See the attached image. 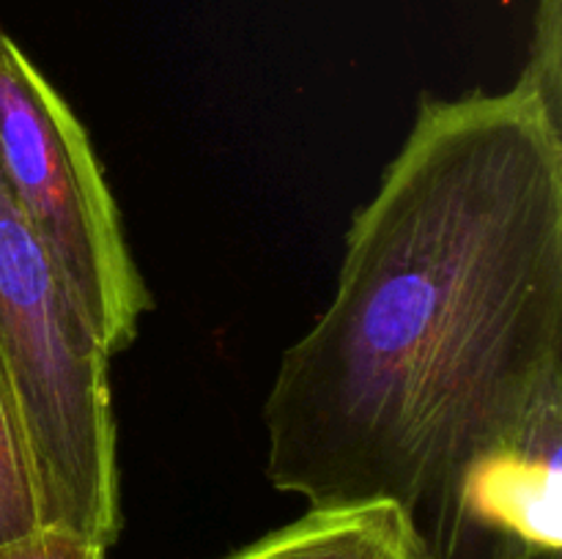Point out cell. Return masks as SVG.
Listing matches in <instances>:
<instances>
[{"label":"cell","mask_w":562,"mask_h":559,"mask_svg":"<svg viewBox=\"0 0 562 559\" xmlns=\"http://www.w3.org/2000/svg\"><path fill=\"white\" fill-rule=\"evenodd\" d=\"M562 378V126L521 88L426 99L263 406L267 477L406 515Z\"/></svg>","instance_id":"obj_1"},{"label":"cell","mask_w":562,"mask_h":559,"mask_svg":"<svg viewBox=\"0 0 562 559\" xmlns=\"http://www.w3.org/2000/svg\"><path fill=\"white\" fill-rule=\"evenodd\" d=\"M0 378L25 436L44 529L110 548L121 486L110 356L0 173Z\"/></svg>","instance_id":"obj_2"},{"label":"cell","mask_w":562,"mask_h":559,"mask_svg":"<svg viewBox=\"0 0 562 559\" xmlns=\"http://www.w3.org/2000/svg\"><path fill=\"white\" fill-rule=\"evenodd\" d=\"M0 173L108 356L151 307L86 126L0 31Z\"/></svg>","instance_id":"obj_3"},{"label":"cell","mask_w":562,"mask_h":559,"mask_svg":"<svg viewBox=\"0 0 562 559\" xmlns=\"http://www.w3.org/2000/svg\"><path fill=\"white\" fill-rule=\"evenodd\" d=\"M225 559H426L409 515L390 502L307 510Z\"/></svg>","instance_id":"obj_4"},{"label":"cell","mask_w":562,"mask_h":559,"mask_svg":"<svg viewBox=\"0 0 562 559\" xmlns=\"http://www.w3.org/2000/svg\"><path fill=\"white\" fill-rule=\"evenodd\" d=\"M44 532L42 497L25 436L0 378V546Z\"/></svg>","instance_id":"obj_5"},{"label":"cell","mask_w":562,"mask_h":559,"mask_svg":"<svg viewBox=\"0 0 562 559\" xmlns=\"http://www.w3.org/2000/svg\"><path fill=\"white\" fill-rule=\"evenodd\" d=\"M516 88L530 93L549 121L562 126V0H538L530 58Z\"/></svg>","instance_id":"obj_6"},{"label":"cell","mask_w":562,"mask_h":559,"mask_svg":"<svg viewBox=\"0 0 562 559\" xmlns=\"http://www.w3.org/2000/svg\"><path fill=\"white\" fill-rule=\"evenodd\" d=\"M108 548L99 543L82 540L69 532L44 529L25 540L0 546V559H104Z\"/></svg>","instance_id":"obj_7"}]
</instances>
